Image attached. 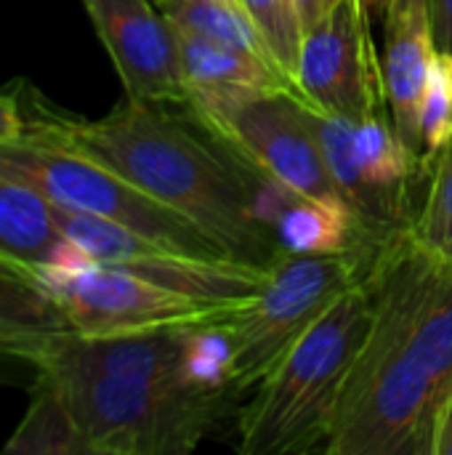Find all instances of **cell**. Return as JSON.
Instances as JSON below:
<instances>
[{
  "label": "cell",
  "mask_w": 452,
  "mask_h": 455,
  "mask_svg": "<svg viewBox=\"0 0 452 455\" xmlns=\"http://www.w3.org/2000/svg\"><path fill=\"white\" fill-rule=\"evenodd\" d=\"M61 333L75 331L37 269L0 256V355L29 363Z\"/></svg>",
  "instance_id": "14"
},
{
  "label": "cell",
  "mask_w": 452,
  "mask_h": 455,
  "mask_svg": "<svg viewBox=\"0 0 452 455\" xmlns=\"http://www.w3.org/2000/svg\"><path fill=\"white\" fill-rule=\"evenodd\" d=\"M330 3L333 0H296V8H298V16H301V27H304V35L309 29H314L330 11Z\"/></svg>",
  "instance_id": "25"
},
{
  "label": "cell",
  "mask_w": 452,
  "mask_h": 455,
  "mask_svg": "<svg viewBox=\"0 0 452 455\" xmlns=\"http://www.w3.org/2000/svg\"><path fill=\"white\" fill-rule=\"evenodd\" d=\"M37 275L75 333L109 336L136 331H205L237 317L253 301H213L147 283L96 261L61 272L37 267Z\"/></svg>",
  "instance_id": "7"
},
{
  "label": "cell",
  "mask_w": 452,
  "mask_h": 455,
  "mask_svg": "<svg viewBox=\"0 0 452 455\" xmlns=\"http://www.w3.org/2000/svg\"><path fill=\"white\" fill-rule=\"evenodd\" d=\"M24 133L75 149L163 205L178 211L234 259L274 267L288 251L258 208L264 176L237 160L216 139L194 136L163 104L128 99L101 120H80L48 107L29 91Z\"/></svg>",
  "instance_id": "3"
},
{
  "label": "cell",
  "mask_w": 452,
  "mask_h": 455,
  "mask_svg": "<svg viewBox=\"0 0 452 455\" xmlns=\"http://www.w3.org/2000/svg\"><path fill=\"white\" fill-rule=\"evenodd\" d=\"M192 331L61 333L29 365L61 395L85 455H186L234 395L189 373Z\"/></svg>",
  "instance_id": "2"
},
{
  "label": "cell",
  "mask_w": 452,
  "mask_h": 455,
  "mask_svg": "<svg viewBox=\"0 0 452 455\" xmlns=\"http://www.w3.org/2000/svg\"><path fill=\"white\" fill-rule=\"evenodd\" d=\"M197 128L285 192L360 224L325 163L309 109L296 93H272L248 101L226 117Z\"/></svg>",
  "instance_id": "8"
},
{
  "label": "cell",
  "mask_w": 452,
  "mask_h": 455,
  "mask_svg": "<svg viewBox=\"0 0 452 455\" xmlns=\"http://www.w3.org/2000/svg\"><path fill=\"white\" fill-rule=\"evenodd\" d=\"M274 232L288 253H301V256L354 253V251L378 248L386 240V237L378 240L352 219L301 197H290L280 208L274 219Z\"/></svg>",
  "instance_id": "16"
},
{
  "label": "cell",
  "mask_w": 452,
  "mask_h": 455,
  "mask_svg": "<svg viewBox=\"0 0 452 455\" xmlns=\"http://www.w3.org/2000/svg\"><path fill=\"white\" fill-rule=\"evenodd\" d=\"M3 453L13 455H85L80 432L56 392V387L37 376L32 389V403L19 424V429L11 435V440L3 445Z\"/></svg>",
  "instance_id": "19"
},
{
  "label": "cell",
  "mask_w": 452,
  "mask_h": 455,
  "mask_svg": "<svg viewBox=\"0 0 452 455\" xmlns=\"http://www.w3.org/2000/svg\"><path fill=\"white\" fill-rule=\"evenodd\" d=\"M386 3H389V0H386Z\"/></svg>",
  "instance_id": "29"
},
{
  "label": "cell",
  "mask_w": 452,
  "mask_h": 455,
  "mask_svg": "<svg viewBox=\"0 0 452 455\" xmlns=\"http://www.w3.org/2000/svg\"><path fill=\"white\" fill-rule=\"evenodd\" d=\"M452 136V77L448 61L437 53L421 99V141H424V168L440 155Z\"/></svg>",
  "instance_id": "22"
},
{
  "label": "cell",
  "mask_w": 452,
  "mask_h": 455,
  "mask_svg": "<svg viewBox=\"0 0 452 455\" xmlns=\"http://www.w3.org/2000/svg\"><path fill=\"white\" fill-rule=\"evenodd\" d=\"M24 136V109L16 96L0 93V144Z\"/></svg>",
  "instance_id": "23"
},
{
  "label": "cell",
  "mask_w": 452,
  "mask_h": 455,
  "mask_svg": "<svg viewBox=\"0 0 452 455\" xmlns=\"http://www.w3.org/2000/svg\"><path fill=\"white\" fill-rule=\"evenodd\" d=\"M434 43L440 53H452V0H429Z\"/></svg>",
  "instance_id": "24"
},
{
  "label": "cell",
  "mask_w": 452,
  "mask_h": 455,
  "mask_svg": "<svg viewBox=\"0 0 452 455\" xmlns=\"http://www.w3.org/2000/svg\"><path fill=\"white\" fill-rule=\"evenodd\" d=\"M373 315L344 381L325 455H432L452 387V267L408 224L368 267Z\"/></svg>",
  "instance_id": "1"
},
{
  "label": "cell",
  "mask_w": 452,
  "mask_h": 455,
  "mask_svg": "<svg viewBox=\"0 0 452 455\" xmlns=\"http://www.w3.org/2000/svg\"><path fill=\"white\" fill-rule=\"evenodd\" d=\"M237 3H240V0H237Z\"/></svg>",
  "instance_id": "28"
},
{
  "label": "cell",
  "mask_w": 452,
  "mask_h": 455,
  "mask_svg": "<svg viewBox=\"0 0 452 455\" xmlns=\"http://www.w3.org/2000/svg\"><path fill=\"white\" fill-rule=\"evenodd\" d=\"M155 5L176 32L248 51L272 61L264 37L237 0H155Z\"/></svg>",
  "instance_id": "17"
},
{
  "label": "cell",
  "mask_w": 452,
  "mask_h": 455,
  "mask_svg": "<svg viewBox=\"0 0 452 455\" xmlns=\"http://www.w3.org/2000/svg\"><path fill=\"white\" fill-rule=\"evenodd\" d=\"M53 205V203H51ZM53 221L64 240L83 248L96 264L123 269L147 283L213 301H253L272 269L232 256L208 259L149 240L115 221L53 205Z\"/></svg>",
  "instance_id": "9"
},
{
  "label": "cell",
  "mask_w": 452,
  "mask_h": 455,
  "mask_svg": "<svg viewBox=\"0 0 452 455\" xmlns=\"http://www.w3.org/2000/svg\"><path fill=\"white\" fill-rule=\"evenodd\" d=\"M240 3L245 13L250 16V21L256 24L258 35L264 37L274 67L296 88L298 56H301V40H304V27H301L296 0H240Z\"/></svg>",
  "instance_id": "21"
},
{
  "label": "cell",
  "mask_w": 452,
  "mask_h": 455,
  "mask_svg": "<svg viewBox=\"0 0 452 455\" xmlns=\"http://www.w3.org/2000/svg\"><path fill=\"white\" fill-rule=\"evenodd\" d=\"M176 40L186 85L184 107L189 120L197 125L216 123L237 107L272 93L298 96L290 80L272 61L256 53L218 45L186 32H176Z\"/></svg>",
  "instance_id": "12"
},
{
  "label": "cell",
  "mask_w": 452,
  "mask_h": 455,
  "mask_svg": "<svg viewBox=\"0 0 452 455\" xmlns=\"http://www.w3.org/2000/svg\"><path fill=\"white\" fill-rule=\"evenodd\" d=\"M373 315L368 275L280 357L237 411L240 455L322 453L349 368Z\"/></svg>",
  "instance_id": "4"
},
{
  "label": "cell",
  "mask_w": 452,
  "mask_h": 455,
  "mask_svg": "<svg viewBox=\"0 0 452 455\" xmlns=\"http://www.w3.org/2000/svg\"><path fill=\"white\" fill-rule=\"evenodd\" d=\"M378 248L330 256L285 253L274 264L269 283L253 304L221 325L229 347L226 387L234 397L256 389L301 333H306L346 288L368 275Z\"/></svg>",
  "instance_id": "6"
},
{
  "label": "cell",
  "mask_w": 452,
  "mask_h": 455,
  "mask_svg": "<svg viewBox=\"0 0 452 455\" xmlns=\"http://www.w3.org/2000/svg\"><path fill=\"white\" fill-rule=\"evenodd\" d=\"M357 3H365L370 11H378V8H386V0H357Z\"/></svg>",
  "instance_id": "27"
},
{
  "label": "cell",
  "mask_w": 452,
  "mask_h": 455,
  "mask_svg": "<svg viewBox=\"0 0 452 455\" xmlns=\"http://www.w3.org/2000/svg\"><path fill=\"white\" fill-rule=\"evenodd\" d=\"M128 99L155 104L186 101L178 40L149 0H83Z\"/></svg>",
  "instance_id": "11"
},
{
  "label": "cell",
  "mask_w": 452,
  "mask_h": 455,
  "mask_svg": "<svg viewBox=\"0 0 452 455\" xmlns=\"http://www.w3.org/2000/svg\"><path fill=\"white\" fill-rule=\"evenodd\" d=\"M298 96L306 107L362 120L386 104L384 61L370 32V8L333 0L328 16L304 35L298 56Z\"/></svg>",
  "instance_id": "10"
},
{
  "label": "cell",
  "mask_w": 452,
  "mask_h": 455,
  "mask_svg": "<svg viewBox=\"0 0 452 455\" xmlns=\"http://www.w3.org/2000/svg\"><path fill=\"white\" fill-rule=\"evenodd\" d=\"M408 229L424 251L452 267V136L432 160L424 205Z\"/></svg>",
  "instance_id": "20"
},
{
  "label": "cell",
  "mask_w": 452,
  "mask_h": 455,
  "mask_svg": "<svg viewBox=\"0 0 452 455\" xmlns=\"http://www.w3.org/2000/svg\"><path fill=\"white\" fill-rule=\"evenodd\" d=\"M354 157L365 181L408 211V179L418 165L405 141L400 139L394 123H386L384 115H368L354 125Z\"/></svg>",
  "instance_id": "18"
},
{
  "label": "cell",
  "mask_w": 452,
  "mask_h": 455,
  "mask_svg": "<svg viewBox=\"0 0 452 455\" xmlns=\"http://www.w3.org/2000/svg\"><path fill=\"white\" fill-rule=\"evenodd\" d=\"M61 243L53 205L37 189L0 173V256L37 269Z\"/></svg>",
  "instance_id": "15"
},
{
  "label": "cell",
  "mask_w": 452,
  "mask_h": 455,
  "mask_svg": "<svg viewBox=\"0 0 452 455\" xmlns=\"http://www.w3.org/2000/svg\"><path fill=\"white\" fill-rule=\"evenodd\" d=\"M432 455H452V387L442 416H440V427H437V437H434V453Z\"/></svg>",
  "instance_id": "26"
},
{
  "label": "cell",
  "mask_w": 452,
  "mask_h": 455,
  "mask_svg": "<svg viewBox=\"0 0 452 455\" xmlns=\"http://www.w3.org/2000/svg\"><path fill=\"white\" fill-rule=\"evenodd\" d=\"M0 173L37 189L53 205L115 221L176 251L208 259L232 256L194 221L163 205L112 168L40 136L24 133L0 144Z\"/></svg>",
  "instance_id": "5"
},
{
  "label": "cell",
  "mask_w": 452,
  "mask_h": 455,
  "mask_svg": "<svg viewBox=\"0 0 452 455\" xmlns=\"http://www.w3.org/2000/svg\"><path fill=\"white\" fill-rule=\"evenodd\" d=\"M429 0H389L386 3V53L384 85L392 123L424 168L421 141V99L429 69L437 59ZM426 171V168H424Z\"/></svg>",
  "instance_id": "13"
}]
</instances>
